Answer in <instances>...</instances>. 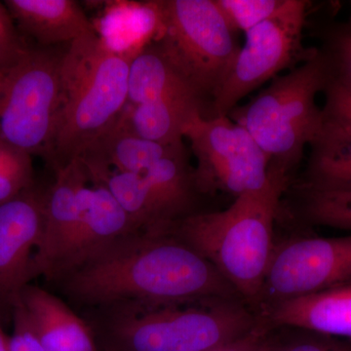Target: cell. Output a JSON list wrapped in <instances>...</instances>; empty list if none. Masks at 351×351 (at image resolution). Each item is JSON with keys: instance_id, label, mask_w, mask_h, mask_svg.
Listing matches in <instances>:
<instances>
[{"instance_id": "obj_15", "label": "cell", "mask_w": 351, "mask_h": 351, "mask_svg": "<svg viewBox=\"0 0 351 351\" xmlns=\"http://www.w3.org/2000/svg\"><path fill=\"white\" fill-rule=\"evenodd\" d=\"M45 351H98L92 325L48 291L27 285L19 302Z\"/></svg>"}, {"instance_id": "obj_6", "label": "cell", "mask_w": 351, "mask_h": 351, "mask_svg": "<svg viewBox=\"0 0 351 351\" xmlns=\"http://www.w3.org/2000/svg\"><path fill=\"white\" fill-rule=\"evenodd\" d=\"M156 3L160 20L156 46L205 101L207 112L239 53L235 32L215 0Z\"/></svg>"}, {"instance_id": "obj_1", "label": "cell", "mask_w": 351, "mask_h": 351, "mask_svg": "<svg viewBox=\"0 0 351 351\" xmlns=\"http://www.w3.org/2000/svg\"><path fill=\"white\" fill-rule=\"evenodd\" d=\"M57 281L71 301L105 311L242 300L213 263L170 233H132Z\"/></svg>"}, {"instance_id": "obj_21", "label": "cell", "mask_w": 351, "mask_h": 351, "mask_svg": "<svg viewBox=\"0 0 351 351\" xmlns=\"http://www.w3.org/2000/svg\"><path fill=\"white\" fill-rule=\"evenodd\" d=\"M298 214L306 223L351 232V184L313 186L300 182Z\"/></svg>"}, {"instance_id": "obj_34", "label": "cell", "mask_w": 351, "mask_h": 351, "mask_svg": "<svg viewBox=\"0 0 351 351\" xmlns=\"http://www.w3.org/2000/svg\"></svg>"}, {"instance_id": "obj_20", "label": "cell", "mask_w": 351, "mask_h": 351, "mask_svg": "<svg viewBox=\"0 0 351 351\" xmlns=\"http://www.w3.org/2000/svg\"><path fill=\"white\" fill-rule=\"evenodd\" d=\"M309 147L302 182L322 186L351 184V131L324 119Z\"/></svg>"}, {"instance_id": "obj_12", "label": "cell", "mask_w": 351, "mask_h": 351, "mask_svg": "<svg viewBox=\"0 0 351 351\" xmlns=\"http://www.w3.org/2000/svg\"><path fill=\"white\" fill-rule=\"evenodd\" d=\"M90 181L80 158L57 171L47 191L43 237L32 261L31 279L52 280L82 221Z\"/></svg>"}, {"instance_id": "obj_25", "label": "cell", "mask_w": 351, "mask_h": 351, "mask_svg": "<svg viewBox=\"0 0 351 351\" xmlns=\"http://www.w3.org/2000/svg\"><path fill=\"white\" fill-rule=\"evenodd\" d=\"M325 54L331 66L332 80L351 89V31L339 27L329 34Z\"/></svg>"}, {"instance_id": "obj_10", "label": "cell", "mask_w": 351, "mask_h": 351, "mask_svg": "<svg viewBox=\"0 0 351 351\" xmlns=\"http://www.w3.org/2000/svg\"><path fill=\"white\" fill-rule=\"evenodd\" d=\"M351 282V234L299 237L276 244L257 311Z\"/></svg>"}, {"instance_id": "obj_23", "label": "cell", "mask_w": 351, "mask_h": 351, "mask_svg": "<svg viewBox=\"0 0 351 351\" xmlns=\"http://www.w3.org/2000/svg\"><path fill=\"white\" fill-rule=\"evenodd\" d=\"M265 351H351V341L292 327L271 328Z\"/></svg>"}, {"instance_id": "obj_17", "label": "cell", "mask_w": 351, "mask_h": 351, "mask_svg": "<svg viewBox=\"0 0 351 351\" xmlns=\"http://www.w3.org/2000/svg\"><path fill=\"white\" fill-rule=\"evenodd\" d=\"M7 10L25 32L44 45L71 43L96 34L73 0H7Z\"/></svg>"}, {"instance_id": "obj_30", "label": "cell", "mask_w": 351, "mask_h": 351, "mask_svg": "<svg viewBox=\"0 0 351 351\" xmlns=\"http://www.w3.org/2000/svg\"><path fill=\"white\" fill-rule=\"evenodd\" d=\"M0 351H10V337L6 336L0 324Z\"/></svg>"}, {"instance_id": "obj_19", "label": "cell", "mask_w": 351, "mask_h": 351, "mask_svg": "<svg viewBox=\"0 0 351 351\" xmlns=\"http://www.w3.org/2000/svg\"><path fill=\"white\" fill-rule=\"evenodd\" d=\"M173 98L198 99L205 104L156 44L131 57L127 94L128 105H142Z\"/></svg>"}, {"instance_id": "obj_14", "label": "cell", "mask_w": 351, "mask_h": 351, "mask_svg": "<svg viewBox=\"0 0 351 351\" xmlns=\"http://www.w3.org/2000/svg\"><path fill=\"white\" fill-rule=\"evenodd\" d=\"M132 233L135 232L128 215L108 189L100 184L89 186L82 221L52 280H58L97 252Z\"/></svg>"}, {"instance_id": "obj_33", "label": "cell", "mask_w": 351, "mask_h": 351, "mask_svg": "<svg viewBox=\"0 0 351 351\" xmlns=\"http://www.w3.org/2000/svg\"><path fill=\"white\" fill-rule=\"evenodd\" d=\"M104 351H106V350H104Z\"/></svg>"}, {"instance_id": "obj_29", "label": "cell", "mask_w": 351, "mask_h": 351, "mask_svg": "<svg viewBox=\"0 0 351 351\" xmlns=\"http://www.w3.org/2000/svg\"><path fill=\"white\" fill-rule=\"evenodd\" d=\"M271 328L258 323L253 331L232 343L212 351H265Z\"/></svg>"}, {"instance_id": "obj_24", "label": "cell", "mask_w": 351, "mask_h": 351, "mask_svg": "<svg viewBox=\"0 0 351 351\" xmlns=\"http://www.w3.org/2000/svg\"><path fill=\"white\" fill-rule=\"evenodd\" d=\"M285 0H215L233 32L251 31L271 18Z\"/></svg>"}, {"instance_id": "obj_3", "label": "cell", "mask_w": 351, "mask_h": 351, "mask_svg": "<svg viewBox=\"0 0 351 351\" xmlns=\"http://www.w3.org/2000/svg\"><path fill=\"white\" fill-rule=\"evenodd\" d=\"M131 57L97 34L69 43L60 63V104L45 156L56 170L112 125L127 104Z\"/></svg>"}, {"instance_id": "obj_26", "label": "cell", "mask_w": 351, "mask_h": 351, "mask_svg": "<svg viewBox=\"0 0 351 351\" xmlns=\"http://www.w3.org/2000/svg\"><path fill=\"white\" fill-rule=\"evenodd\" d=\"M324 94V119L351 131V89L331 78Z\"/></svg>"}, {"instance_id": "obj_4", "label": "cell", "mask_w": 351, "mask_h": 351, "mask_svg": "<svg viewBox=\"0 0 351 351\" xmlns=\"http://www.w3.org/2000/svg\"><path fill=\"white\" fill-rule=\"evenodd\" d=\"M93 328L106 351H212L253 331L258 314L240 299L106 311Z\"/></svg>"}, {"instance_id": "obj_2", "label": "cell", "mask_w": 351, "mask_h": 351, "mask_svg": "<svg viewBox=\"0 0 351 351\" xmlns=\"http://www.w3.org/2000/svg\"><path fill=\"white\" fill-rule=\"evenodd\" d=\"M291 182V172L270 163L262 189L237 196L223 211L191 215L170 232L213 263L255 311L276 247L281 200Z\"/></svg>"}, {"instance_id": "obj_5", "label": "cell", "mask_w": 351, "mask_h": 351, "mask_svg": "<svg viewBox=\"0 0 351 351\" xmlns=\"http://www.w3.org/2000/svg\"><path fill=\"white\" fill-rule=\"evenodd\" d=\"M331 78L326 54L316 50L287 75L274 77L250 103L233 108L228 117L250 133L270 163L291 172L322 128L324 115L316 96L324 92Z\"/></svg>"}, {"instance_id": "obj_7", "label": "cell", "mask_w": 351, "mask_h": 351, "mask_svg": "<svg viewBox=\"0 0 351 351\" xmlns=\"http://www.w3.org/2000/svg\"><path fill=\"white\" fill-rule=\"evenodd\" d=\"M308 3L285 0L271 18L245 34L244 45L239 48L204 117L230 114L256 88L313 56L317 49H306L302 45Z\"/></svg>"}, {"instance_id": "obj_22", "label": "cell", "mask_w": 351, "mask_h": 351, "mask_svg": "<svg viewBox=\"0 0 351 351\" xmlns=\"http://www.w3.org/2000/svg\"><path fill=\"white\" fill-rule=\"evenodd\" d=\"M32 186V154L0 138V204Z\"/></svg>"}, {"instance_id": "obj_13", "label": "cell", "mask_w": 351, "mask_h": 351, "mask_svg": "<svg viewBox=\"0 0 351 351\" xmlns=\"http://www.w3.org/2000/svg\"><path fill=\"white\" fill-rule=\"evenodd\" d=\"M257 314L269 328H299L351 341V282L277 302Z\"/></svg>"}, {"instance_id": "obj_27", "label": "cell", "mask_w": 351, "mask_h": 351, "mask_svg": "<svg viewBox=\"0 0 351 351\" xmlns=\"http://www.w3.org/2000/svg\"><path fill=\"white\" fill-rule=\"evenodd\" d=\"M12 20L6 6L0 3V69H2L9 68L25 50Z\"/></svg>"}, {"instance_id": "obj_18", "label": "cell", "mask_w": 351, "mask_h": 351, "mask_svg": "<svg viewBox=\"0 0 351 351\" xmlns=\"http://www.w3.org/2000/svg\"><path fill=\"white\" fill-rule=\"evenodd\" d=\"M206 106L193 98H173L128 105L117 117L120 123L134 135L161 145L182 144V128L195 113L202 115Z\"/></svg>"}, {"instance_id": "obj_32", "label": "cell", "mask_w": 351, "mask_h": 351, "mask_svg": "<svg viewBox=\"0 0 351 351\" xmlns=\"http://www.w3.org/2000/svg\"><path fill=\"white\" fill-rule=\"evenodd\" d=\"M346 27H348V29H350L351 31V15L350 17V21H348V25H346Z\"/></svg>"}, {"instance_id": "obj_11", "label": "cell", "mask_w": 351, "mask_h": 351, "mask_svg": "<svg viewBox=\"0 0 351 351\" xmlns=\"http://www.w3.org/2000/svg\"><path fill=\"white\" fill-rule=\"evenodd\" d=\"M47 191L32 188L0 204V321L12 317L29 284L44 228Z\"/></svg>"}, {"instance_id": "obj_8", "label": "cell", "mask_w": 351, "mask_h": 351, "mask_svg": "<svg viewBox=\"0 0 351 351\" xmlns=\"http://www.w3.org/2000/svg\"><path fill=\"white\" fill-rule=\"evenodd\" d=\"M61 57L25 49L5 69L0 95V138L29 154H45L60 104Z\"/></svg>"}, {"instance_id": "obj_9", "label": "cell", "mask_w": 351, "mask_h": 351, "mask_svg": "<svg viewBox=\"0 0 351 351\" xmlns=\"http://www.w3.org/2000/svg\"><path fill=\"white\" fill-rule=\"evenodd\" d=\"M197 160L193 169L200 193L237 196L262 189L269 179L270 159L250 133L228 115L207 119L195 113L184 124Z\"/></svg>"}, {"instance_id": "obj_16", "label": "cell", "mask_w": 351, "mask_h": 351, "mask_svg": "<svg viewBox=\"0 0 351 351\" xmlns=\"http://www.w3.org/2000/svg\"><path fill=\"white\" fill-rule=\"evenodd\" d=\"M182 147L184 144L161 145L137 137L117 119L85 145L77 158L92 180L105 171L142 174L159 159Z\"/></svg>"}, {"instance_id": "obj_31", "label": "cell", "mask_w": 351, "mask_h": 351, "mask_svg": "<svg viewBox=\"0 0 351 351\" xmlns=\"http://www.w3.org/2000/svg\"><path fill=\"white\" fill-rule=\"evenodd\" d=\"M4 76H5V69H0V95H1L2 86H3Z\"/></svg>"}, {"instance_id": "obj_28", "label": "cell", "mask_w": 351, "mask_h": 351, "mask_svg": "<svg viewBox=\"0 0 351 351\" xmlns=\"http://www.w3.org/2000/svg\"><path fill=\"white\" fill-rule=\"evenodd\" d=\"M13 334L10 337V351H45L29 324L20 304L13 311Z\"/></svg>"}]
</instances>
